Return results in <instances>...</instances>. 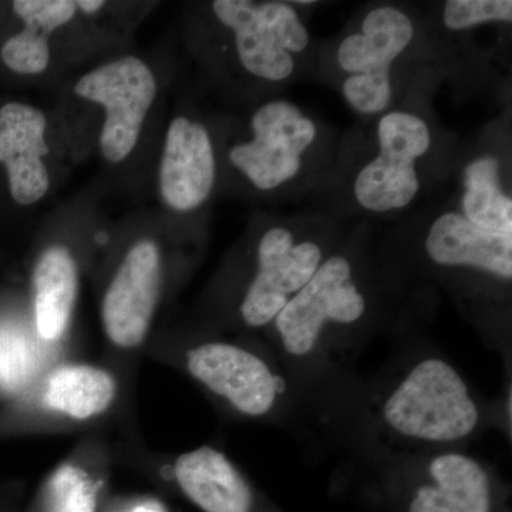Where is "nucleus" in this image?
<instances>
[{"mask_svg": "<svg viewBox=\"0 0 512 512\" xmlns=\"http://www.w3.org/2000/svg\"><path fill=\"white\" fill-rule=\"evenodd\" d=\"M383 420L406 439L448 444L476 431L480 410L460 373L446 360L429 357L384 400Z\"/></svg>", "mask_w": 512, "mask_h": 512, "instance_id": "nucleus-1", "label": "nucleus"}, {"mask_svg": "<svg viewBox=\"0 0 512 512\" xmlns=\"http://www.w3.org/2000/svg\"><path fill=\"white\" fill-rule=\"evenodd\" d=\"M416 26L403 9L376 6L359 29L340 40L336 62L343 73L342 93L363 116L384 113L393 100V64L412 45Z\"/></svg>", "mask_w": 512, "mask_h": 512, "instance_id": "nucleus-2", "label": "nucleus"}, {"mask_svg": "<svg viewBox=\"0 0 512 512\" xmlns=\"http://www.w3.org/2000/svg\"><path fill=\"white\" fill-rule=\"evenodd\" d=\"M212 12L234 33L239 63L256 79H291L311 35L293 3L215 0Z\"/></svg>", "mask_w": 512, "mask_h": 512, "instance_id": "nucleus-3", "label": "nucleus"}, {"mask_svg": "<svg viewBox=\"0 0 512 512\" xmlns=\"http://www.w3.org/2000/svg\"><path fill=\"white\" fill-rule=\"evenodd\" d=\"M379 153L360 168L353 194L366 211L404 210L420 191L417 163L429 153V124L410 111L392 110L377 123Z\"/></svg>", "mask_w": 512, "mask_h": 512, "instance_id": "nucleus-4", "label": "nucleus"}, {"mask_svg": "<svg viewBox=\"0 0 512 512\" xmlns=\"http://www.w3.org/2000/svg\"><path fill=\"white\" fill-rule=\"evenodd\" d=\"M251 140L235 144L229 161L261 191L278 190L301 175L318 126L296 104L271 100L251 119Z\"/></svg>", "mask_w": 512, "mask_h": 512, "instance_id": "nucleus-5", "label": "nucleus"}, {"mask_svg": "<svg viewBox=\"0 0 512 512\" xmlns=\"http://www.w3.org/2000/svg\"><path fill=\"white\" fill-rule=\"evenodd\" d=\"M366 308L349 259L332 255L272 323L286 352L305 357L316 349L328 326L352 325L363 318Z\"/></svg>", "mask_w": 512, "mask_h": 512, "instance_id": "nucleus-6", "label": "nucleus"}, {"mask_svg": "<svg viewBox=\"0 0 512 512\" xmlns=\"http://www.w3.org/2000/svg\"><path fill=\"white\" fill-rule=\"evenodd\" d=\"M74 93L106 111L100 136L104 158L110 163L126 160L156 99L157 82L150 67L137 57H121L80 77Z\"/></svg>", "mask_w": 512, "mask_h": 512, "instance_id": "nucleus-7", "label": "nucleus"}, {"mask_svg": "<svg viewBox=\"0 0 512 512\" xmlns=\"http://www.w3.org/2000/svg\"><path fill=\"white\" fill-rule=\"evenodd\" d=\"M258 265L241 305L244 322L261 328L274 322L293 296L311 281L325 261L312 239H296L291 228L272 227L258 244Z\"/></svg>", "mask_w": 512, "mask_h": 512, "instance_id": "nucleus-8", "label": "nucleus"}, {"mask_svg": "<svg viewBox=\"0 0 512 512\" xmlns=\"http://www.w3.org/2000/svg\"><path fill=\"white\" fill-rule=\"evenodd\" d=\"M161 288V254L143 239L128 251L104 295L101 320L114 345L136 348L146 338Z\"/></svg>", "mask_w": 512, "mask_h": 512, "instance_id": "nucleus-9", "label": "nucleus"}, {"mask_svg": "<svg viewBox=\"0 0 512 512\" xmlns=\"http://www.w3.org/2000/svg\"><path fill=\"white\" fill-rule=\"evenodd\" d=\"M187 366L195 379L247 416L271 412L285 386L261 357L228 343L190 350Z\"/></svg>", "mask_w": 512, "mask_h": 512, "instance_id": "nucleus-10", "label": "nucleus"}, {"mask_svg": "<svg viewBox=\"0 0 512 512\" xmlns=\"http://www.w3.org/2000/svg\"><path fill=\"white\" fill-rule=\"evenodd\" d=\"M217 175L207 128L187 117L171 121L160 167V191L168 207L187 212L210 197Z\"/></svg>", "mask_w": 512, "mask_h": 512, "instance_id": "nucleus-11", "label": "nucleus"}, {"mask_svg": "<svg viewBox=\"0 0 512 512\" xmlns=\"http://www.w3.org/2000/svg\"><path fill=\"white\" fill-rule=\"evenodd\" d=\"M45 114L36 107L9 103L0 107V163L8 171L10 195L19 205H32L50 187L43 157L46 144Z\"/></svg>", "mask_w": 512, "mask_h": 512, "instance_id": "nucleus-12", "label": "nucleus"}, {"mask_svg": "<svg viewBox=\"0 0 512 512\" xmlns=\"http://www.w3.org/2000/svg\"><path fill=\"white\" fill-rule=\"evenodd\" d=\"M434 264L471 268L510 282L512 278V237L477 227L460 211L439 215L424 241Z\"/></svg>", "mask_w": 512, "mask_h": 512, "instance_id": "nucleus-13", "label": "nucleus"}, {"mask_svg": "<svg viewBox=\"0 0 512 512\" xmlns=\"http://www.w3.org/2000/svg\"><path fill=\"white\" fill-rule=\"evenodd\" d=\"M175 478L205 512H251V488L221 451L201 447L178 458Z\"/></svg>", "mask_w": 512, "mask_h": 512, "instance_id": "nucleus-14", "label": "nucleus"}, {"mask_svg": "<svg viewBox=\"0 0 512 512\" xmlns=\"http://www.w3.org/2000/svg\"><path fill=\"white\" fill-rule=\"evenodd\" d=\"M433 484L414 494L410 512H490V480L483 466L460 453L440 454L429 467Z\"/></svg>", "mask_w": 512, "mask_h": 512, "instance_id": "nucleus-15", "label": "nucleus"}, {"mask_svg": "<svg viewBox=\"0 0 512 512\" xmlns=\"http://www.w3.org/2000/svg\"><path fill=\"white\" fill-rule=\"evenodd\" d=\"M32 286L37 332L42 339L57 340L69 325L79 292V271L69 249L47 248L33 269Z\"/></svg>", "mask_w": 512, "mask_h": 512, "instance_id": "nucleus-16", "label": "nucleus"}, {"mask_svg": "<svg viewBox=\"0 0 512 512\" xmlns=\"http://www.w3.org/2000/svg\"><path fill=\"white\" fill-rule=\"evenodd\" d=\"M70 0H16L13 12L25 23L18 35L2 47V60L13 72L40 74L50 62L49 36L66 25L76 13Z\"/></svg>", "mask_w": 512, "mask_h": 512, "instance_id": "nucleus-17", "label": "nucleus"}, {"mask_svg": "<svg viewBox=\"0 0 512 512\" xmlns=\"http://www.w3.org/2000/svg\"><path fill=\"white\" fill-rule=\"evenodd\" d=\"M460 212L477 227L512 237V200L501 184L498 158L481 156L466 165Z\"/></svg>", "mask_w": 512, "mask_h": 512, "instance_id": "nucleus-18", "label": "nucleus"}, {"mask_svg": "<svg viewBox=\"0 0 512 512\" xmlns=\"http://www.w3.org/2000/svg\"><path fill=\"white\" fill-rule=\"evenodd\" d=\"M116 396V383L106 370L87 365L59 367L47 382L45 402L50 409L77 420L103 413Z\"/></svg>", "mask_w": 512, "mask_h": 512, "instance_id": "nucleus-19", "label": "nucleus"}, {"mask_svg": "<svg viewBox=\"0 0 512 512\" xmlns=\"http://www.w3.org/2000/svg\"><path fill=\"white\" fill-rule=\"evenodd\" d=\"M96 507V487L82 468L64 464L47 481L42 512H96Z\"/></svg>", "mask_w": 512, "mask_h": 512, "instance_id": "nucleus-20", "label": "nucleus"}, {"mask_svg": "<svg viewBox=\"0 0 512 512\" xmlns=\"http://www.w3.org/2000/svg\"><path fill=\"white\" fill-rule=\"evenodd\" d=\"M36 366L32 343L15 330L0 329V387L19 389L35 373Z\"/></svg>", "mask_w": 512, "mask_h": 512, "instance_id": "nucleus-21", "label": "nucleus"}, {"mask_svg": "<svg viewBox=\"0 0 512 512\" xmlns=\"http://www.w3.org/2000/svg\"><path fill=\"white\" fill-rule=\"evenodd\" d=\"M448 30H467L488 23H511V0H450L443 9Z\"/></svg>", "mask_w": 512, "mask_h": 512, "instance_id": "nucleus-22", "label": "nucleus"}, {"mask_svg": "<svg viewBox=\"0 0 512 512\" xmlns=\"http://www.w3.org/2000/svg\"><path fill=\"white\" fill-rule=\"evenodd\" d=\"M130 512H168L163 504L156 500H147L137 504Z\"/></svg>", "mask_w": 512, "mask_h": 512, "instance_id": "nucleus-23", "label": "nucleus"}, {"mask_svg": "<svg viewBox=\"0 0 512 512\" xmlns=\"http://www.w3.org/2000/svg\"><path fill=\"white\" fill-rule=\"evenodd\" d=\"M104 5L106 3L103 0H80V2H76V8L82 9L84 13H89V15L99 12Z\"/></svg>", "mask_w": 512, "mask_h": 512, "instance_id": "nucleus-24", "label": "nucleus"}]
</instances>
